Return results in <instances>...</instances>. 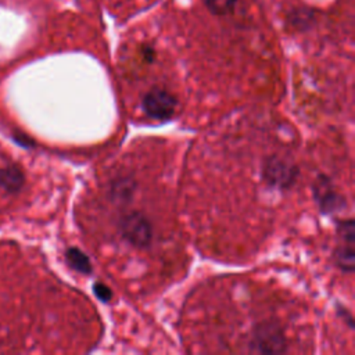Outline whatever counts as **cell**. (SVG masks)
<instances>
[{"label": "cell", "instance_id": "cell-11", "mask_svg": "<svg viewBox=\"0 0 355 355\" xmlns=\"http://www.w3.org/2000/svg\"><path fill=\"white\" fill-rule=\"evenodd\" d=\"M94 293H96V295H97L100 300H103V301H108V300H111V297H112L111 290H110L107 286H104L103 283H96V284H94Z\"/></svg>", "mask_w": 355, "mask_h": 355}, {"label": "cell", "instance_id": "cell-4", "mask_svg": "<svg viewBox=\"0 0 355 355\" xmlns=\"http://www.w3.org/2000/svg\"><path fill=\"white\" fill-rule=\"evenodd\" d=\"M251 351L268 354L286 351V338L282 329L270 322L259 324L251 340Z\"/></svg>", "mask_w": 355, "mask_h": 355}, {"label": "cell", "instance_id": "cell-1", "mask_svg": "<svg viewBox=\"0 0 355 355\" xmlns=\"http://www.w3.org/2000/svg\"><path fill=\"white\" fill-rule=\"evenodd\" d=\"M118 227L122 237L135 247L144 248L151 243V239H153L151 223L143 214L137 211L123 215L119 220Z\"/></svg>", "mask_w": 355, "mask_h": 355}, {"label": "cell", "instance_id": "cell-9", "mask_svg": "<svg viewBox=\"0 0 355 355\" xmlns=\"http://www.w3.org/2000/svg\"><path fill=\"white\" fill-rule=\"evenodd\" d=\"M133 190H135V183H133L129 178H123V179L118 180V182L112 186V197H114L115 200L125 201V200L130 198Z\"/></svg>", "mask_w": 355, "mask_h": 355}, {"label": "cell", "instance_id": "cell-6", "mask_svg": "<svg viewBox=\"0 0 355 355\" xmlns=\"http://www.w3.org/2000/svg\"><path fill=\"white\" fill-rule=\"evenodd\" d=\"M315 197L323 212H333L343 207V198L333 189L331 182L326 176H320L315 184Z\"/></svg>", "mask_w": 355, "mask_h": 355}, {"label": "cell", "instance_id": "cell-8", "mask_svg": "<svg viewBox=\"0 0 355 355\" xmlns=\"http://www.w3.org/2000/svg\"><path fill=\"white\" fill-rule=\"evenodd\" d=\"M65 259L69 263V266L72 269L78 270L79 273H83V275L92 273V263H90L87 255H85L80 250L73 248V247L68 248L65 252Z\"/></svg>", "mask_w": 355, "mask_h": 355}, {"label": "cell", "instance_id": "cell-5", "mask_svg": "<svg viewBox=\"0 0 355 355\" xmlns=\"http://www.w3.org/2000/svg\"><path fill=\"white\" fill-rule=\"evenodd\" d=\"M143 110L151 119L166 121L175 114L176 98L166 90L153 89L143 98Z\"/></svg>", "mask_w": 355, "mask_h": 355}, {"label": "cell", "instance_id": "cell-7", "mask_svg": "<svg viewBox=\"0 0 355 355\" xmlns=\"http://www.w3.org/2000/svg\"><path fill=\"white\" fill-rule=\"evenodd\" d=\"M24 173L15 165H6L0 169V187L7 193H17L24 186Z\"/></svg>", "mask_w": 355, "mask_h": 355}, {"label": "cell", "instance_id": "cell-3", "mask_svg": "<svg viewBox=\"0 0 355 355\" xmlns=\"http://www.w3.org/2000/svg\"><path fill=\"white\" fill-rule=\"evenodd\" d=\"M337 233L340 237V244L336 251V261L338 266L348 273L354 272L355 266V222L354 219H347L338 223Z\"/></svg>", "mask_w": 355, "mask_h": 355}, {"label": "cell", "instance_id": "cell-2", "mask_svg": "<svg viewBox=\"0 0 355 355\" xmlns=\"http://www.w3.org/2000/svg\"><path fill=\"white\" fill-rule=\"evenodd\" d=\"M298 168L287 158L277 155L269 157L262 169L263 180L277 189H288L295 183Z\"/></svg>", "mask_w": 355, "mask_h": 355}, {"label": "cell", "instance_id": "cell-10", "mask_svg": "<svg viewBox=\"0 0 355 355\" xmlns=\"http://www.w3.org/2000/svg\"><path fill=\"white\" fill-rule=\"evenodd\" d=\"M236 1L237 0H204L207 8L212 14H219V15L230 14L236 7Z\"/></svg>", "mask_w": 355, "mask_h": 355}]
</instances>
